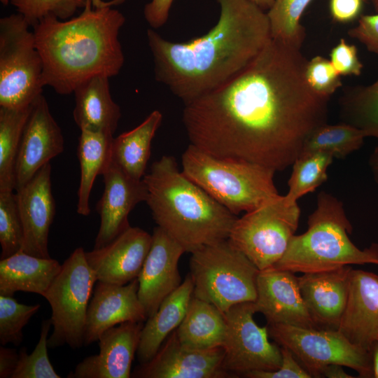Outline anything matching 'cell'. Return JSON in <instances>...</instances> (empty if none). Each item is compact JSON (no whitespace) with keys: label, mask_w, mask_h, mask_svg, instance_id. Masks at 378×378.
Listing matches in <instances>:
<instances>
[{"label":"cell","mask_w":378,"mask_h":378,"mask_svg":"<svg viewBox=\"0 0 378 378\" xmlns=\"http://www.w3.org/2000/svg\"><path fill=\"white\" fill-rule=\"evenodd\" d=\"M307 61L301 49L271 37L234 77L184 104L190 144L275 172L292 165L309 134L327 121L329 98L309 85Z\"/></svg>","instance_id":"obj_1"},{"label":"cell","mask_w":378,"mask_h":378,"mask_svg":"<svg viewBox=\"0 0 378 378\" xmlns=\"http://www.w3.org/2000/svg\"><path fill=\"white\" fill-rule=\"evenodd\" d=\"M220 15L205 34L174 42L148 29L146 38L156 81L184 104L242 71L271 38L267 13L248 0H217Z\"/></svg>","instance_id":"obj_2"},{"label":"cell","mask_w":378,"mask_h":378,"mask_svg":"<svg viewBox=\"0 0 378 378\" xmlns=\"http://www.w3.org/2000/svg\"><path fill=\"white\" fill-rule=\"evenodd\" d=\"M111 7L94 8L88 0L77 16L47 17L33 27L44 86L69 94L92 77L119 74L125 57L118 36L125 18Z\"/></svg>","instance_id":"obj_3"},{"label":"cell","mask_w":378,"mask_h":378,"mask_svg":"<svg viewBox=\"0 0 378 378\" xmlns=\"http://www.w3.org/2000/svg\"><path fill=\"white\" fill-rule=\"evenodd\" d=\"M142 179L153 220L186 252L228 239L236 215L186 176L173 156L154 162Z\"/></svg>","instance_id":"obj_4"},{"label":"cell","mask_w":378,"mask_h":378,"mask_svg":"<svg viewBox=\"0 0 378 378\" xmlns=\"http://www.w3.org/2000/svg\"><path fill=\"white\" fill-rule=\"evenodd\" d=\"M352 230L342 202L321 191L308 217L307 231L293 236L284 255L272 267L303 274L349 265H378V244L360 249L349 237Z\"/></svg>","instance_id":"obj_5"},{"label":"cell","mask_w":378,"mask_h":378,"mask_svg":"<svg viewBox=\"0 0 378 378\" xmlns=\"http://www.w3.org/2000/svg\"><path fill=\"white\" fill-rule=\"evenodd\" d=\"M181 164L186 176L234 215L279 195L276 172L264 166L217 158L192 144L182 154Z\"/></svg>","instance_id":"obj_6"},{"label":"cell","mask_w":378,"mask_h":378,"mask_svg":"<svg viewBox=\"0 0 378 378\" xmlns=\"http://www.w3.org/2000/svg\"><path fill=\"white\" fill-rule=\"evenodd\" d=\"M190 269L192 295L223 313L237 304L256 300L260 270L228 239L191 253Z\"/></svg>","instance_id":"obj_7"},{"label":"cell","mask_w":378,"mask_h":378,"mask_svg":"<svg viewBox=\"0 0 378 378\" xmlns=\"http://www.w3.org/2000/svg\"><path fill=\"white\" fill-rule=\"evenodd\" d=\"M30 27L18 13L0 19V107L24 108L43 94V61Z\"/></svg>","instance_id":"obj_8"},{"label":"cell","mask_w":378,"mask_h":378,"mask_svg":"<svg viewBox=\"0 0 378 378\" xmlns=\"http://www.w3.org/2000/svg\"><path fill=\"white\" fill-rule=\"evenodd\" d=\"M97 281L83 248H76L43 296L52 310L53 330L48 339V348L66 344L78 349L84 345L87 311Z\"/></svg>","instance_id":"obj_9"},{"label":"cell","mask_w":378,"mask_h":378,"mask_svg":"<svg viewBox=\"0 0 378 378\" xmlns=\"http://www.w3.org/2000/svg\"><path fill=\"white\" fill-rule=\"evenodd\" d=\"M300 209L278 195L237 218L229 241L260 271L271 268L284 255L298 227Z\"/></svg>","instance_id":"obj_10"},{"label":"cell","mask_w":378,"mask_h":378,"mask_svg":"<svg viewBox=\"0 0 378 378\" xmlns=\"http://www.w3.org/2000/svg\"><path fill=\"white\" fill-rule=\"evenodd\" d=\"M267 326L270 337L289 349L312 377H321L323 369L330 364L351 368L359 377H373L371 351L352 344L338 330Z\"/></svg>","instance_id":"obj_11"},{"label":"cell","mask_w":378,"mask_h":378,"mask_svg":"<svg viewBox=\"0 0 378 378\" xmlns=\"http://www.w3.org/2000/svg\"><path fill=\"white\" fill-rule=\"evenodd\" d=\"M254 302L234 305L224 313L226 333L223 368L230 375L253 371H274L281 364V347L269 341L267 326H259L253 319Z\"/></svg>","instance_id":"obj_12"},{"label":"cell","mask_w":378,"mask_h":378,"mask_svg":"<svg viewBox=\"0 0 378 378\" xmlns=\"http://www.w3.org/2000/svg\"><path fill=\"white\" fill-rule=\"evenodd\" d=\"M222 346L195 349L183 346L176 330L153 358L136 368L132 377L139 378H221L229 377L223 368Z\"/></svg>","instance_id":"obj_13"},{"label":"cell","mask_w":378,"mask_h":378,"mask_svg":"<svg viewBox=\"0 0 378 378\" xmlns=\"http://www.w3.org/2000/svg\"><path fill=\"white\" fill-rule=\"evenodd\" d=\"M64 150L62 130L41 95L31 105L22 135L15 169V190L31 180Z\"/></svg>","instance_id":"obj_14"},{"label":"cell","mask_w":378,"mask_h":378,"mask_svg":"<svg viewBox=\"0 0 378 378\" xmlns=\"http://www.w3.org/2000/svg\"><path fill=\"white\" fill-rule=\"evenodd\" d=\"M184 249L162 228L153 229L150 248L138 276V297L147 318L181 284L178 261Z\"/></svg>","instance_id":"obj_15"},{"label":"cell","mask_w":378,"mask_h":378,"mask_svg":"<svg viewBox=\"0 0 378 378\" xmlns=\"http://www.w3.org/2000/svg\"><path fill=\"white\" fill-rule=\"evenodd\" d=\"M256 289V311L265 316L267 324L318 329L307 310L295 273L274 267L260 271Z\"/></svg>","instance_id":"obj_16"},{"label":"cell","mask_w":378,"mask_h":378,"mask_svg":"<svg viewBox=\"0 0 378 378\" xmlns=\"http://www.w3.org/2000/svg\"><path fill=\"white\" fill-rule=\"evenodd\" d=\"M102 176L104 189L96 205L100 226L94 248L104 246L130 227L129 214L137 204L146 202L148 196L143 179L132 178L113 160Z\"/></svg>","instance_id":"obj_17"},{"label":"cell","mask_w":378,"mask_h":378,"mask_svg":"<svg viewBox=\"0 0 378 378\" xmlns=\"http://www.w3.org/2000/svg\"><path fill=\"white\" fill-rule=\"evenodd\" d=\"M50 163L43 166L26 184L15 190L24 230L22 251L40 258H51L48 235L55 215Z\"/></svg>","instance_id":"obj_18"},{"label":"cell","mask_w":378,"mask_h":378,"mask_svg":"<svg viewBox=\"0 0 378 378\" xmlns=\"http://www.w3.org/2000/svg\"><path fill=\"white\" fill-rule=\"evenodd\" d=\"M152 243V234L128 227L108 244L85 252L97 281L125 285L137 279Z\"/></svg>","instance_id":"obj_19"},{"label":"cell","mask_w":378,"mask_h":378,"mask_svg":"<svg viewBox=\"0 0 378 378\" xmlns=\"http://www.w3.org/2000/svg\"><path fill=\"white\" fill-rule=\"evenodd\" d=\"M138 279L125 285L98 281L88 307L84 346L98 341L108 328L148 318L138 297Z\"/></svg>","instance_id":"obj_20"},{"label":"cell","mask_w":378,"mask_h":378,"mask_svg":"<svg viewBox=\"0 0 378 378\" xmlns=\"http://www.w3.org/2000/svg\"><path fill=\"white\" fill-rule=\"evenodd\" d=\"M143 327L142 322H125L108 328L97 341L99 353L84 358L67 377H130Z\"/></svg>","instance_id":"obj_21"},{"label":"cell","mask_w":378,"mask_h":378,"mask_svg":"<svg viewBox=\"0 0 378 378\" xmlns=\"http://www.w3.org/2000/svg\"><path fill=\"white\" fill-rule=\"evenodd\" d=\"M338 330L370 351L378 340V274L351 269L346 306Z\"/></svg>","instance_id":"obj_22"},{"label":"cell","mask_w":378,"mask_h":378,"mask_svg":"<svg viewBox=\"0 0 378 378\" xmlns=\"http://www.w3.org/2000/svg\"><path fill=\"white\" fill-rule=\"evenodd\" d=\"M351 269L346 265L298 276L304 303L318 329L338 330L347 303Z\"/></svg>","instance_id":"obj_23"},{"label":"cell","mask_w":378,"mask_h":378,"mask_svg":"<svg viewBox=\"0 0 378 378\" xmlns=\"http://www.w3.org/2000/svg\"><path fill=\"white\" fill-rule=\"evenodd\" d=\"M109 78L96 76L74 90L73 117L80 130L102 132L112 135L116 131L121 109L112 98Z\"/></svg>","instance_id":"obj_24"},{"label":"cell","mask_w":378,"mask_h":378,"mask_svg":"<svg viewBox=\"0 0 378 378\" xmlns=\"http://www.w3.org/2000/svg\"><path fill=\"white\" fill-rule=\"evenodd\" d=\"M193 289V282L188 274L178 288L162 301L156 312L147 318L136 351L141 364L150 360L168 336L179 326L186 315Z\"/></svg>","instance_id":"obj_25"},{"label":"cell","mask_w":378,"mask_h":378,"mask_svg":"<svg viewBox=\"0 0 378 378\" xmlns=\"http://www.w3.org/2000/svg\"><path fill=\"white\" fill-rule=\"evenodd\" d=\"M62 265L52 258H40L22 251L0 260V295L18 291L43 296Z\"/></svg>","instance_id":"obj_26"},{"label":"cell","mask_w":378,"mask_h":378,"mask_svg":"<svg viewBox=\"0 0 378 378\" xmlns=\"http://www.w3.org/2000/svg\"><path fill=\"white\" fill-rule=\"evenodd\" d=\"M176 332L180 342L190 349L222 346L226 333L224 313L214 304L192 295Z\"/></svg>","instance_id":"obj_27"},{"label":"cell","mask_w":378,"mask_h":378,"mask_svg":"<svg viewBox=\"0 0 378 378\" xmlns=\"http://www.w3.org/2000/svg\"><path fill=\"white\" fill-rule=\"evenodd\" d=\"M162 120L161 112L153 111L136 127L113 138L112 160L134 179L141 180L145 175L151 141Z\"/></svg>","instance_id":"obj_28"},{"label":"cell","mask_w":378,"mask_h":378,"mask_svg":"<svg viewBox=\"0 0 378 378\" xmlns=\"http://www.w3.org/2000/svg\"><path fill=\"white\" fill-rule=\"evenodd\" d=\"M113 135L86 130H80L77 155L80 169L77 213H90L89 200L96 177L102 175L112 160Z\"/></svg>","instance_id":"obj_29"},{"label":"cell","mask_w":378,"mask_h":378,"mask_svg":"<svg viewBox=\"0 0 378 378\" xmlns=\"http://www.w3.org/2000/svg\"><path fill=\"white\" fill-rule=\"evenodd\" d=\"M339 104L342 122L378 139V78L368 85L345 88Z\"/></svg>","instance_id":"obj_30"},{"label":"cell","mask_w":378,"mask_h":378,"mask_svg":"<svg viewBox=\"0 0 378 378\" xmlns=\"http://www.w3.org/2000/svg\"><path fill=\"white\" fill-rule=\"evenodd\" d=\"M31 105L24 108L0 107V192L15 190L16 158Z\"/></svg>","instance_id":"obj_31"},{"label":"cell","mask_w":378,"mask_h":378,"mask_svg":"<svg viewBox=\"0 0 378 378\" xmlns=\"http://www.w3.org/2000/svg\"><path fill=\"white\" fill-rule=\"evenodd\" d=\"M333 158V155L327 151L313 150L301 153L292 164L286 198L296 202L301 197L314 192L327 180V170Z\"/></svg>","instance_id":"obj_32"},{"label":"cell","mask_w":378,"mask_h":378,"mask_svg":"<svg viewBox=\"0 0 378 378\" xmlns=\"http://www.w3.org/2000/svg\"><path fill=\"white\" fill-rule=\"evenodd\" d=\"M366 135L348 124L326 123L316 128L307 137L302 153L313 150L331 153L334 158H344L359 150Z\"/></svg>","instance_id":"obj_33"},{"label":"cell","mask_w":378,"mask_h":378,"mask_svg":"<svg viewBox=\"0 0 378 378\" xmlns=\"http://www.w3.org/2000/svg\"><path fill=\"white\" fill-rule=\"evenodd\" d=\"M312 0H275L267 13L271 37L301 49L305 29L302 15Z\"/></svg>","instance_id":"obj_34"},{"label":"cell","mask_w":378,"mask_h":378,"mask_svg":"<svg viewBox=\"0 0 378 378\" xmlns=\"http://www.w3.org/2000/svg\"><path fill=\"white\" fill-rule=\"evenodd\" d=\"M24 230L14 191L0 192L1 259L22 251Z\"/></svg>","instance_id":"obj_35"},{"label":"cell","mask_w":378,"mask_h":378,"mask_svg":"<svg viewBox=\"0 0 378 378\" xmlns=\"http://www.w3.org/2000/svg\"><path fill=\"white\" fill-rule=\"evenodd\" d=\"M51 319L42 321L40 338L34 351L28 354L26 347L20 350L19 358L12 378H59L48 355V332Z\"/></svg>","instance_id":"obj_36"},{"label":"cell","mask_w":378,"mask_h":378,"mask_svg":"<svg viewBox=\"0 0 378 378\" xmlns=\"http://www.w3.org/2000/svg\"><path fill=\"white\" fill-rule=\"evenodd\" d=\"M40 307L39 304L19 303L13 296L0 295V343L19 346L23 340L22 328Z\"/></svg>","instance_id":"obj_37"},{"label":"cell","mask_w":378,"mask_h":378,"mask_svg":"<svg viewBox=\"0 0 378 378\" xmlns=\"http://www.w3.org/2000/svg\"><path fill=\"white\" fill-rule=\"evenodd\" d=\"M88 0H9L18 13L34 27L47 17L61 20H68L80 9H83Z\"/></svg>","instance_id":"obj_38"},{"label":"cell","mask_w":378,"mask_h":378,"mask_svg":"<svg viewBox=\"0 0 378 378\" xmlns=\"http://www.w3.org/2000/svg\"><path fill=\"white\" fill-rule=\"evenodd\" d=\"M341 76L330 60L317 55L307 61L305 77L311 88L319 95L328 97L342 87Z\"/></svg>","instance_id":"obj_39"},{"label":"cell","mask_w":378,"mask_h":378,"mask_svg":"<svg viewBox=\"0 0 378 378\" xmlns=\"http://www.w3.org/2000/svg\"><path fill=\"white\" fill-rule=\"evenodd\" d=\"M330 62L340 76L360 75L363 64L358 55L356 46L348 43L344 38L332 48Z\"/></svg>","instance_id":"obj_40"},{"label":"cell","mask_w":378,"mask_h":378,"mask_svg":"<svg viewBox=\"0 0 378 378\" xmlns=\"http://www.w3.org/2000/svg\"><path fill=\"white\" fill-rule=\"evenodd\" d=\"M281 364L274 371H253L245 375L248 378H312L309 372L300 365L293 353L286 347L280 346Z\"/></svg>","instance_id":"obj_41"},{"label":"cell","mask_w":378,"mask_h":378,"mask_svg":"<svg viewBox=\"0 0 378 378\" xmlns=\"http://www.w3.org/2000/svg\"><path fill=\"white\" fill-rule=\"evenodd\" d=\"M348 35L378 56V13L362 15L358 24L348 31Z\"/></svg>","instance_id":"obj_42"},{"label":"cell","mask_w":378,"mask_h":378,"mask_svg":"<svg viewBox=\"0 0 378 378\" xmlns=\"http://www.w3.org/2000/svg\"><path fill=\"white\" fill-rule=\"evenodd\" d=\"M329 8L335 22L346 23L358 18L363 8V0H330Z\"/></svg>","instance_id":"obj_43"},{"label":"cell","mask_w":378,"mask_h":378,"mask_svg":"<svg viewBox=\"0 0 378 378\" xmlns=\"http://www.w3.org/2000/svg\"><path fill=\"white\" fill-rule=\"evenodd\" d=\"M174 0H151L144 8V15L153 29L162 27L167 21Z\"/></svg>","instance_id":"obj_44"},{"label":"cell","mask_w":378,"mask_h":378,"mask_svg":"<svg viewBox=\"0 0 378 378\" xmlns=\"http://www.w3.org/2000/svg\"><path fill=\"white\" fill-rule=\"evenodd\" d=\"M19 358L15 349L0 347V377L12 378Z\"/></svg>","instance_id":"obj_45"},{"label":"cell","mask_w":378,"mask_h":378,"mask_svg":"<svg viewBox=\"0 0 378 378\" xmlns=\"http://www.w3.org/2000/svg\"><path fill=\"white\" fill-rule=\"evenodd\" d=\"M343 366L338 364H330L327 365L321 373V377L328 378H353L354 376L350 375L342 368Z\"/></svg>","instance_id":"obj_46"},{"label":"cell","mask_w":378,"mask_h":378,"mask_svg":"<svg viewBox=\"0 0 378 378\" xmlns=\"http://www.w3.org/2000/svg\"><path fill=\"white\" fill-rule=\"evenodd\" d=\"M369 166L373 178L378 184V146L374 148L369 158Z\"/></svg>","instance_id":"obj_47"},{"label":"cell","mask_w":378,"mask_h":378,"mask_svg":"<svg viewBox=\"0 0 378 378\" xmlns=\"http://www.w3.org/2000/svg\"><path fill=\"white\" fill-rule=\"evenodd\" d=\"M373 377L378 378V340L372 345L371 349Z\"/></svg>","instance_id":"obj_48"},{"label":"cell","mask_w":378,"mask_h":378,"mask_svg":"<svg viewBox=\"0 0 378 378\" xmlns=\"http://www.w3.org/2000/svg\"><path fill=\"white\" fill-rule=\"evenodd\" d=\"M94 8H102L105 6H113L122 4L125 0H111L104 1L103 0H90Z\"/></svg>","instance_id":"obj_49"},{"label":"cell","mask_w":378,"mask_h":378,"mask_svg":"<svg viewBox=\"0 0 378 378\" xmlns=\"http://www.w3.org/2000/svg\"><path fill=\"white\" fill-rule=\"evenodd\" d=\"M248 1L255 4L256 6H258L263 10L266 9L269 10L272 6L273 4L275 1V0H248Z\"/></svg>","instance_id":"obj_50"},{"label":"cell","mask_w":378,"mask_h":378,"mask_svg":"<svg viewBox=\"0 0 378 378\" xmlns=\"http://www.w3.org/2000/svg\"><path fill=\"white\" fill-rule=\"evenodd\" d=\"M375 11L378 13V0H370Z\"/></svg>","instance_id":"obj_51"},{"label":"cell","mask_w":378,"mask_h":378,"mask_svg":"<svg viewBox=\"0 0 378 378\" xmlns=\"http://www.w3.org/2000/svg\"><path fill=\"white\" fill-rule=\"evenodd\" d=\"M0 1H1V3L4 6H6L10 3L9 0H0Z\"/></svg>","instance_id":"obj_52"}]
</instances>
